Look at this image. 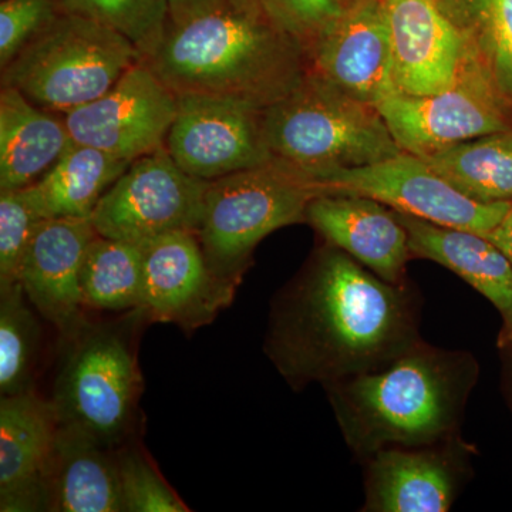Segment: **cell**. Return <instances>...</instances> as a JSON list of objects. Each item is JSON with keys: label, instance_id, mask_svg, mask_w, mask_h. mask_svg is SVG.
<instances>
[{"label": "cell", "instance_id": "6da1fadb", "mask_svg": "<svg viewBox=\"0 0 512 512\" xmlns=\"http://www.w3.org/2000/svg\"><path fill=\"white\" fill-rule=\"evenodd\" d=\"M420 342L416 292L329 244L272 299L264 350L301 392L376 372Z\"/></svg>", "mask_w": 512, "mask_h": 512}, {"label": "cell", "instance_id": "7a4b0ae2", "mask_svg": "<svg viewBox=\"0 0 512 512\" xmlns=\"http://www.w3.org/2000/svg\"><path fill=\"white\" fill-rule=\"evenodd\" d=\"M177 97L247 101L266 109L308 72L305 50L269 18L259 0L220 8L168 26L146 59Z\"/></svg>", "mask_w": 512, "mask_h": 512}, {"label": "cell", "instance_id": "3957f363", "mask_svg": "<svg viewBox=\"0 0 512 512\" xmlns=\"http://www.w3.org/2000/svg\"><path fill=\"white\" fill-rule=\"evenodd\" d=\"M477 360L420 342L393 363L326 384L343 439L360 460L387 447H424L460 437Z\"/></svg>", "mask_w": 512, "mask_h": 512}, {"label": "cell", "instance_id": "277c9868", "mask_svg": "<svg viewBox=\"0 0 512 512\" xmlns=\"http://www.w3.org/2000/svg\"><path fill=\"white\" fill-rule=\"evenodd\" d=\"M147 323L146 313L134 309L113 319L87 318L60 339L49 399L59 426L84 431L111 448L138 437L144 392L138 345Z\"/></svg>", "mask_w": 512, "mask_h": 512}, {"label": "cell", "instance_id": "5b68a950", "mask_svg": "<svg viewBox=\"0 0 512 512\" xmlns=\"http://www.w3.org/2000/svg\"><path fill=\"white\" fill-rule=\"evenodd\" d=\"M325 194L306 168L269 161L210 181L197 237L212 274L238 289L262 239L306 221Z\"/></svg>", "mask_w": 512, "mask_h": 512}, {"label": "cell", "instance_id": "8992f818", "mask_svg": "<svg viewBox=\"0 0 512 512\" xmlns=\"http://www.w3.org/2000/svg\"><path fill=\"white\" fill-rule=\"evenodd\" d=\"M266 143L276 160L311 170L362 167L402 153L377 107L306 72L264 110Z\"/></svg>", "mask_w": 512, "mask_h": 512}, {"label": "cell", "instance_id": "52a82bcc", "mask_svg": "<svg viewBox=\"0 0 512 512\" xmlns=\"http://www.w3.org/2000/svg\"><path fill=\"white\" fill-rule=\"evenodd\" d=\"M141 60L143 55L116 30L64 10L3 67L2 86L64 114L109 92Z\"/></svg>", "mask_w": 512, "mask_h": 512}, {"label": "cell", "instance_id": "ba28073f", "mask_svg": "<svg viewBox=\"0 0 512 512\" xmlns=\"http://www.w3.org/2000/svg\"><path fill=\"white\" fill-rule=\"evenodd\" d=\"M306 170L325 194L363 195L420 220L477 234H490L512 208V201L467 197L423 158L406 151L362 167Z\"/></svg>", "mask_w": 512, "mask_h": 512}, {"label": "cell", "instance_id": "9c48e42d", "mask_svg": "<svg viewBox=\"0 0 512 512\" xmlns=\"http://www.w3.org/2000/svg\"><path fill=\"white\" fill-rule=\"evenodd\" d=\"M208 185L181 170L163 147L128 165L90 221L101 237L134 244L171 232H197Z\"/></svg>", "mask_w": 512, "mask_h": 512}, {"label": "cell", "instance_id": "30bf717a", "mask_svg": "<svg viewBox=\"0 0 512 512\" xmlns=\"http://www.w3.org/2000/svg\"><path fill=\"white\" fill-rule=\"evenodd\" d=\"M377 110L400 150L420 158L511 128L487 74L470 63L460 80L443 92H396L377 104Z\"/></svg>", "mask_w": 512, "mask_h": 512}, {"label": "cell", "instance_id": "8fae6325", "mask_svg": "<svg viewBox=\"0 0 512 512\" xmlns=\"http://www.w3.org/2000/svg\"><path fill=\"white\" fill-rule=\"evenodd\" d=\"M177 110V96L144 59L109 92L62 117L73 143L131 164L165 147Z\"/></svg>", "mask_w": 512, "mask_h": 512}, {"label": "cell", "instance_id": "7c38bea8", "mask_svg": "<svg viewBox=\"0 0 512 512\" xmlns=\"http://www.w3.org/2000/svg\"><path fill=\"white\" fill-rule=\"evenodd\" d=\"M177 99L165 148L185 173L214 181L274 160L266 143L265 109L215 97Z\"/></svg>", "mask_w": 512, "mask_h": 512}, {"label": "cell", "instance_id": "4fadbf2b", "mask_svg": "<svg viewBox=\"0 0 512 512\" xmlns=\"http://www.w3.org/2000/svg\"><path fill=\"white\" fill-rule=\"evenodd\" d=\"M140 245V309L150 323H170L192 333L211 325L234 302L238 289L212 274L197 232H171Z\"/></svg>", "mask_w": 512, "mask_h": 512}, {"label": "cell", "instance_id": "5bb4252c", "mask_svg": "<svg viewBox=\"0 0 512 512\" xmlns=\"http://www.w3.org/2000/svg\"><path fill=\"white\" fill-rule=\"evenodd\" d=\"M305 53L309 72L352 99L377 107L399 92L383 0H366L330 23Z\"/></svg>", "mask_w": 512, "mask_h": 512}, {"label": "cell", "instance_id": "9a60e30c", "mask_svg": "<svg viewBox=\"0 0 512 512\" xmlns=\"http://www.w3.org/2000/svg\"><path fill=\"white\" fill-rule=\"evenodd\" d=\"M470 448L461 441L387 447L365 461L366 512H447L466 473Z\"/></svg>", "mask_w": 512, "mask_h": 512}, {"label": "cell", "instance_id": "2e32d148", "mask_svg": "<svg viewBox=\"0 0 512 512\" xmlns=\"http://www.w3.org/2000/svg\"><path fill=\"white\" fill-rule=\"evenodd\" d=\"M97 235L90 218H46L37 222L20 262L19 284L60 339L87 319L80 275Z\"/></svg>", "mask_w": 512, "mask_h": 512}, {"label": "cell", "instance_id": "e0dca14e", "mask_svg": "<svg viewBox=\"0 0 512 512\" xmlns=\"http://www.w3.org/2000/svg\"><path fill=\"white\" fill-rule=\"evenodd\" d=\"M399 92L426 96L454 86L467 67L460 29L437 0H383Z\"/></svg>", "mask_w": 512, "mask_h": 512}, {"label": "cell", "instance_id": "ac0fdd59", "mask_svg": "<svg viewBox=\"0 0 512 512\" xmlns=\"http://www.w3.org/2000/svg\"><path fill=\"white\" fill-rule=\"evenodd\" d=\"M57 431L53 404L37 390L0 397V511H50Z\"/></svg>", "mask_w": 512, "mask_h": 512}, {"label": "cell", "instance_id": "d6986e66", "mask_svg": "<svg viewBox=\"0 0 512 512\" xmlns=\"http://www.w3.org/2000/svg\"><path fill=\"white\" fill-rule=\"evenodd\" d=\"M306 222L383 281L406 284L409 234L387 205L363 195L322 194L309 204Z\"/></svg>", "mask_w": 512, "mask_h": 512}, {"label": "cell", "instance_id": "ffe728a7", "mask_svg": "<svg viewBox=\"0 0 512 512\" xmlns=\"http://www.w3.org/2000/svg\"><path fill=\"white\" fill-rule=\"evenodd\" d=\"M413 256L446 266L493 303L512 332V264L485 235L443 227L396 211Z\"/></svg>", "mask_w": 512, "mask_h": 512}, {"label": "cell", "instance_id": "44dd1931", "mask_svg": "<svg viewBox=\"0 0 512 512\" xmlns=\"http://www.w3.org/2000/svg\"><path fill=\"white\" fill-rule=\"evenodd\" d=\"M117 448L59 426L49 473L50 511L126 512Z\"/></svg>", "mask_w": 512, "mask_h": 512}, {"label": "cell", "instance_id": "7402d4cb", "mask_svg": "<svg viewBox=\"0 0 512 512\" xmlns=\"http://www.w3.org/2000/svg\"><path fill=\"white\" fill-rule=\"evenodd\" d=\"M73 141L62 114L32 103L19 90L0 92V191L39 181Z\"/></svg>", "mask_w": 512, "mask_h": 512}, {"label": "cell", "instance_id": "603a6c76", "mask_svg": "<svg viewBox=\"0 0 512 512\" xmlns=\"http://www.w3.org/2000/svg\"><path fill=\"white\" fill-rule=\"evenodd\" d=\"M128 165L99 148L73 143L39 181L23 190L42 220L90 218Z\"/></svg>", "mask_w": 512, "mask_h": 512}, {"label": "cell", "instance_id": "cb8c5ba5", "mask_svg": "<svg viewBox=\"0 0 512 512\" xmlns=\"http://www.w3.org/2000/svg\"><path fill=\"white\" fill-rule=\"evenodd\" d=\"M423 160L473 200L512 201V128L454 144Z\"/></svg>", "mask_w": 512, "mask_h": 512}, {"label": "cell", "instance_id": "d4e9b609", "mask_svg": "<svg viewBox=\"0 0 512 512\" xmlns=\"http://www.w3.org/2000/svg\"><path fill=\"white\" fill-rule=\"evenodd\" d=\"M143 274L140 244L97 235L87 248L80 275L84 306L96 312L140 309Z\"/></svg>", "mask_w": 512, "mask_h": 512}, {"label": "cell", "instance_id": "484cf974", "mask_svg": "<svg viewBox=\"0 0 512 512\" xmlns=\"http://www.w3.org/2000/svg\"><path fill=\"white\" fill-rule=\"evenodd\" d=\"M39 318L19 282L0 291V397L36 390L42 348Z\"/></svg>", "mask_w": 512, "mask_h": 512}, {"label": "cell", "instance_id": "4316f807", "mask_svg": "<svg viewBox=\"0 0 512 512\" xmlns=\"http://www.w3.org/2000/svg\"><path fill=\"white\" fill-rule=\"evenodd\" d=\"M63 9L96 20L133 43L150 59L170 26L168 0H62Z\"/></svg>", "mask_w": 512, "mask_h": 512}, {"label": "cell", "instance_id": "83f0119b", "mask_svg": "<svg viewBox=\"0 0 512 512\" xmlns=\"http://www.w3.org/2000/svg\"><path fill=\"white\" fill-rule=\"evenodd\" d=\"M116 451L126 512L190 511L138 443V437L128 440Z\"/></svg>", "mask_w": 512, "mask_h": 512}, {"label": "cell", "instance_id": "f1b7e54d", "mask_svg": "<svg viewBox=\"0 0 512 512\" xmlns=\"http://www.w3.org/2000/svg\"><path fill=\"white\" fill-rule=\"evenodd\" d=\"M39 221L23 188L0 191V291L18 284L20 262Z\"/></svg>", "mask_w": 512, "mask_h": 512}, {"label": "cell", "instance_id": "f546056e", "mask_svg": "<svg viewBox=\"0 0 512 512\" xmlns=\"http://www.w3.org/2000/svg\"><path fill=\"white\" fill-rule=\"evenodd\" d=\"M64 12L62 0L0 2V69L49 28Z\"/></svg>", "mask_w": 512, "mask_h": 512}, {"label": "cell", "instance_id": "4dcf8cb0", "mask_svg": "<svg viewBox=\"0 0 512 512\" xmlns=\"http://www.w3.org/2000/svg\"><path fill=\"white\" fill-rule=\"evenodd\" d=\"M363 2L366 0H259L269 18L303 50L326 26Z\"/></svg>", "mask_w": 512, "mask_h": 512}, {"label": "cell", "instance_id": "1f68e13d", "mask_svg": "<svg viewBox=\"0 0 512 512\" xmlns=\"http://www.w3.org/2000/svg\"><path fill=\"white\" fill-rule=\"evenodd\" d=\"M487 20L495 72L512 92V0H487Z\"/></svg>", "mask_w": 512, "mask_h": 512}, {"label": "cell", "instance_id": "d6a6232c", "mask_svg": "<svg viewBox=\"0 0 512 512\" xmlns=\"http://www.w3.org/2000/svg\"><path fill=\"white\" fill-rule=\"evenodd\" d=\"M227 0H168L170 3V25H181L204 13L220 8Z\"/></svg>", "mask_w": 512, "mask_h": 512}, {"label": "cell", "instance_id": "836d02e7", "mask_svg": "<svg viewBox=\"0 0 512 512\" xmlns=\"http://www.w3.org/2000/svg\"><path fill=\"white\" fill-rule=\"evenodd\" d=\"M485 237L490 239L494 245H497L507 255L512 264V208L505 215L504 220Z\"/></svg>", "mask_w": 512, "mask_h": 512}, {"label": "cell", "instance_id": "e575fe53", "mask_svg": "<svg viewBox=\"0 0 512 512\" xmlns=\"http://www.w3.org/2000/svg\"><path fill=\"white\" fill-rule=\"evenodd\" d=\"M507 342L511 343V345H512V332L508 333Z\"/></svg>", "mask_w": 512, "mask_h": 512}, {"label": "cell", "instance_id": "d590c367", "mask_svg": "<svg viewBox=\"0 0 512 512\" xmlns=\"http://www.w3.org/2000/svg\"><path fill=\"white\" fill-rule=\"evenodd\" d=\"M437 2H439V3H440V5H441V2H443V0H437Z\"/></svg>", "mask_w": 512, "mask_h": 512}]
</instances>
